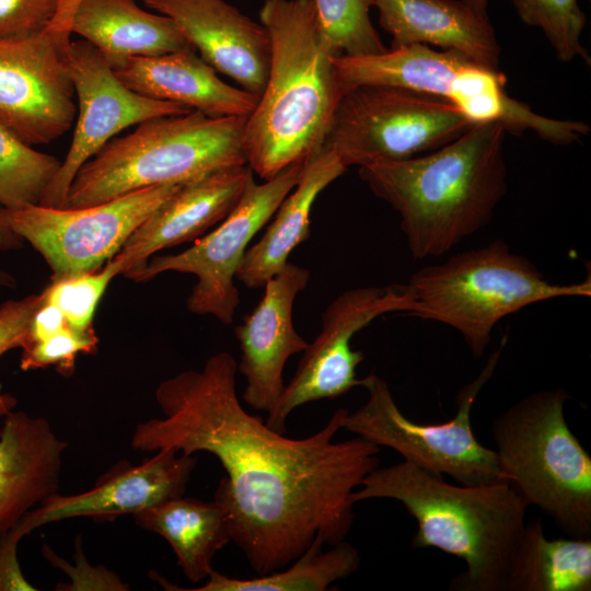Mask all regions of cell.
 Listing matches in <instances>:
<instances>
[{
    "instance_id": "obj_1",
    "label": "cell",
    "mask_w": 591,
    "mask_h": 591,
    "mask_svg": "<svg viewBox=\"0 0 591 591\" xmlns=\"http://www.w3.org/2000/svg\"><path fill=\"white\" fill-rule=\"evenodd\" d=\"M237 362L227 351L201 369L170 376L155 389L163 417L139 422L131 448L183 454L208 452L225 471L213 501L231 541L257 576L280 570L316 540H345L352 493L379 466L380 447L356 436L334 441L348 410L339 408L314 434L291 439L247 413L236 393Z\"/></svg>"
},
{
    "instance_id": "obj_2",
    "label": "cell",
    "mask_w": 591,
    "mask_h": 591,
    "mask_svg": "<svg viewBox=\"0 0 591 591\" xmlns=\"http://www.w3.org/2000/svg\"><path fill=\"white\" fill-rule=\"evenodd\" d=\"M505 132L500 120L476 123L427 154L359 166L398 213L414 259L443 256L491 221L508 190Z\"/></svg>"
},
{
    "instance_id": "obj_3",
    "label": "cell",
    "mask_w": 591,
    "mask_h": 591,
    "mask_svg": "<svg viewBox=\"0 0 591 591\" xmlns=\"http://www.w3.org/2000/svg\"><path fill=\"white\" fill-rule=\"evenodd\" d=\"M259 21L270 39V62L246 118L243 151L251 171L267 181L323 143L343 92L334 63L339 55L312 0H265Z\"/></svg>"
},
{
    "instance_id": "obj_4",
    "label": "cell",
    "mask_w": 591,
    "mask_h": 591,
    "mask_svg": "<svg viewBox=\"0 0 591 591\" xmlns=\"http://www.w3.org/2000/svg\"><path fill=\"white\" fill-rule=\"evenodd\" d=\"M387 498L417 522L413 548L434 547L466 563L450 590L505 591L529 505L506 482L453 485L404 461L376 467L362 480L355 503Z\"/></svg>"
},
{
    "instance_id": "obj_5",
    "label": "cell",
    "mask_w": 591,
    "mask_h": 591,
    "mask_svg": "<svg viewBox=\"0 0 591 591\" xmlns=\"http://www.w3.org/2000/svg\"><path fill=\"white\" fill-rule=\"evenodd\" d=\"M247 116L198 111L146 120L113 138L76 174L65 208L99 205L162 185L185 184L216 170L246 164Z\"/></svg>"
},
{
    "instance_id": "obj_6",
    "label": "cell",
    "mask_w": 591,
    "mask_h": 591,
    "mask_svg": "<svg viewBox=\"0 0 591 591\" xmlns=\"http://www.w3.org/2000/svg\"><path fill=\"white\" fill-rule=\"evenodd\" d=\"M561 387L530 393L491 425L500 480L570 537L591 538V456L565 418Z\"/></svg>"
},
{
    "instance_id": "obj_7",
    "label": "cell",
    "mask_w": 591,
    "mask_h": 591,
    "mask_svg": "<svg viewBox=\"0 0 591 591\" xmlns=\"http://www.w3.org/2000/svg\"><path fill=\"white\" fill-rule=\"evenodd\" d=\"M407 286L413 298L408 315L452 327L475 358L484 356L495 326L506 316L549 299L591 296L590 276L576 283H551L502 240L424 266Z\"/></svg>"
},
{
    "instance_id": "obj_8",
    "label": "cell",
    "mask_w": 591,
    "mask_h": 591,
    "mask_svg": "<svg viewBox=\"0 0 591 591\" xmlns=\"http://www.w3.org/2000/svg\"><path fill=\"white\" fill-rule=\"evenodd\" d=\"M506 337L491 352L483 370L457 393L456 415L442 424H417L397 407L387 383L376 374L361 379L368 399L348 413L343 429L378 447L399 453L404 461L436 475L447 474L461 485L500 480L496 452L478 442L472 424V407L499 362Z\"/></svg>"
},
{
    "instance_id": "obj_9",
    "label": "cell",
    "mask_w": 591,
    "mask_h": 591,
    "mask_svg": "<svg viewBox=\"0 0 591 591\" xmlns=\"http://www.w3.org/2000/svg\"><path fill=\"white\" fill-rule=\"evenodd\" d=\"M334 63L343 93L360 85L421 92L449 101L474 124L500 120L514 135L544 124L543 116L507 94L502 72L454 49L413 44L378 55L336 56Z\"/></svg>"
},
{
    "instance_id": "obj_10",
    "label": "cell",
    "mask_w": 591,
    "mask_h": 591,
    "mask_svg": "<svg viewBox=\"0 0 591 591\" xmlns=\"http://www.w3.org/2000/svg\"><path fill=\"white\" fill-rule=\"evenodd\" d=\"M472 125L441 97L396 86L360 85L340 97L323 144L346 167L361 166L433 151Z\"/></svg>"
},
{
    "instance_id": "obj_11",
    "label": "cell",
    "mask_w": 591,
    "mask_h": 591,
    "mask_svg": "<svg viewBox=\"0 0 591 591\" xmlns=\"http://www.w3.org/2000/svg\"><path fill=\"white\" fill-rule=\"evenodd\" d=\"M303 163L291 164L262 184L252 176L236 207L213 231L181 253L153 255L128 279L144 282L166 271L192 274L197 282L186 300L188 311L231 324L240 304L234 278L247 245L297 185Z\"/></svg>"
},
{
    "instance_id": "obj_12",
    "label": "cell",
    "mask_w": 591,
    "mask_h": 591,
    "mask_svg": "<svg viewBox=\"0 0 591 591\" xmlns=\"http://www.w3.org/2000/svg\"><path fill=\"white\" fill-rule=\"evenodd\" d=\"M182 185L148 187L82 208L30 205L1 211L10 229L43 256L54 280L102 268Z\"/></svg>"
},
{
    "instance_id": "obj_13",
    "label": "cell",
    "mask_w": 591,
    "mask_h": 591,
    "mask_svg": "<svg viewBox=\"0 0 591 591\" xmlns=\"http://www.w3.org/2000/svg\"><path fill=\"white\" fill-rule=\"evenodd\" d=\"M412 310L413 298L407 283L358 287L337 296L322 313L320 334L303 351L297 371L265 422L283 433L286 420L297 407L323 398L333 399L361 386L356 369L364 356L351 349L352 337L383 314L408 315Z\"/></svg>"
},
{
    "instance_id": "obj_14",
    "label": "cell",
    "mask_w": 591,
    "mask_h": 591,
    "mask_svg": "<svg viewBox=\"0 0 591 591\" xmlns=\"http://www.w3.org/2000/svg\"><path fill=\"white\" fill-rule=\"evenodd\" d=\"M70 36L47 27L0 38V124L32 147L54 141L74 123Z\"/></svg>"
},
{
    "instance_id": "obj_15",
    "label": "cell",
    "mask_w": 591,
    "mask_h": 591,
    "mask_svg": "<svg viewBox=\"0 0 591 591\" xmlns=\"http://www.w3.org/2000/svg\"><path fill=\"white\" fill-rule=\"evenodd\" d=\"M68 67L76 93L77 118L67 155L39 204L45 207L63 208L78 171L121 130L152 118L192 111L182 104L134 91L84 39L71 40Z\"/></svg>"
},
{
    "instance_id": "obj_16",
    "label": "cell",
    "mask_w": 591,
    "mask_h": 591,
    "mask_svg": "<svg viewBox=\"0 0 591 591\" xmlns=\"http://www.w3.org/2000/svg\"><path fill=\"white\" fill-rule=\"evenodd\" d=\"M197 457L160 449L139 464L116 463L83 493H55L30 510L12 529L21 538L46 524L79 517L135 514L184 495Z\"/></svg>"
},
{
    "instance_id": "obj_17",
    "label": "cell",
    "mask_w": 591,
    "mask_h": 591,
    "mask_svg": "<svg viewBox=\"0 0 591 591\" xmlns=\"http://www.w3.org/2000/svg\"><path fill=\"white\" fill-rule=\"evenodd\" d=\"M309 279L308 269L288 262L265 283L262 300L235 327L241 350L237 371L246 379L244 402L268 415L283 393L287 360L309 346L292 322L293 302Z\"/></svg>"
},
{
    "instance_id": "obj_18",
    "label": "cell",
    "mask_w": 591,
    "mask_h": 591,
    "mask_svg": "<svg viewBox=\"0 0 591 591\" xmlns=\"http://www.w3.org/2000/svg\"><path fill=\"white\" fill-rule=\"evenodd\" d=\"M142 1L171 18L192 47L217 72L260 95L270 62V39L262 23L224 0Z\"/></svg>"
},
{
    "instance_id": "obj_19",
    "label": "cell",
    "mask_w": 591,
    "mask_h": 591,
    "mask_svg": "<svg viewBox=\"0 0 591 591\" xmlns=\"http://www.w3.org/2000/svg\"><path fill=\"white\" fill-rule=\"evenodd\" d=\"M253 172L246 164L216 170L183 184L128 237L117 254L124 275L140 270L159 251L199 239L239 204Z\"/></svg>"
},
{
    "instance_id": "obj_20",
    "label": "cell",
    "mask_w": 591,
    "mask_h": 591,
    "mask_svg": "<svg viewBox=\"0 0 591 591\" xmlns=\"http://www.w3.org/2000/svg\"><path fill=\"white\" fill-rule=\"evenodd\" d=\"M0 430V535L58 493L67 442L49 421L12 410Z\"/></svg>"
},
{
    "instance_id": "obj_21",
    "label": "cell",
    "mask_w": 591,
    "mask_h": 591,
    "mask_svg": "<svg viewBox=\"0 0 591 591\" xmlns=\"http://www.w3.org/2000/svg\"><path fill=\"white\" fill-rule=\"evenodd\" d=\"M134 91L209 116H248L258 95L222 81L195 49L132 57L114 69Z\"/></svg>"
},
{
    "instance_id": "obj_22",
    "label": "cell",
    "mask_w": 591,
    "mask_h": 591,
    "mask_svg": "<svg viewBox=\"0 0 591 591\" xmlns=\"http://www.w3.org/2000/svg\"><path fill=\"white\" fill-rule=\"evenodd\" d=\"M373 7L392 36V49L430 44L499 70L500 46L488 16L462 0H373Z\"/></svg>"
},
{
    "instance_id": "obj_23",
    "label": "cell",
    "mask_w": 591,
    "mask_h": 591,
    "mask_svg": "<svg viewBox=\"0 0 591 591\" xmlns=\"http://www.w3.org/2000/svg\"><path fill=\"white\" fill-rule=\"evenodd\" d=\"M346 169L323 143L304 160L297 185L278 206L259 241L246 250L235 274L239 281L250 289L264 288L285 267L290 253L310 236V212L316 197Z\"/></svg>"
},
{
    "instance_id": "obj_24",
    "label": "cell",
    "mask_w": 591,
    "mask_h": 591,
    "mask_svg": "<svg viewBox=\"0 0 591 591\" xmlns=\"http://www.w3.org/2000/svg\"><path fill=\"white\" fill-rule=\"evenodd\" d=\"M70 32L93 45L113 69L132 57L194 49L171 18L147 12L135 0H81Z\"/></svg>"
},
{
    "instance_id": "obj_25",
    "label": "cell",
    "mask_w": 591,
    "mask_h": 591,
    "mask_svg": "<svg viewBox=\"0 0 591 591\" xmlns=\"http://www.w3.org/2000/svg\"><path fill=\"white\" fill-rule=\"evenodd\" d=\"M132 515L139 526L170 544L182 571L195 583L209 577L215 555L231 541L224 512L215 501L181 496Z\"/></svg>"
},
{
    "instance_id": "obj_26",
    "label": "cell",
    "mask_w": 591,
    "mask_h": 591,
    "mask_svg": "<svg viewBox=\"0 0 591 591\" xmlns=\"http://www.w3.org/2000/svg\"><path fill=\"white\" fill-rule=\"evenodd\" d=\"M591 538L549 540L540 519L525 523L505 591H590Z\"/></svg>"
},
{
    "instance_id": "obj_27",
    "label": "cell",
    "mask_w": 591,
    "mask_h": 591,
    "mask_svg": "<svg viewBox=\"0 0 591 591\" xmlns=\"http://www.w3.org/2000/svg\"><path fill=\"white\" fill-rule=\"evenodd\" d=\"M324 541L316 538L287 567L252 579L224 576L215 569L207 582L188 591H325L358 570L360 555L355 546L341 541L323 552Z\"/></svg>"
},
{
    "instance_id": "obj_28",
    "label": "cell",
    "mask_w": 591,
    "mask_h": 591,
    "mask_svg": "<svg viewBox=\"0 0 591 591\" xmlns=\"http://www.w3.org/2000/svg\"><path fill=\"white\" fill-rule=\"evenodd\" d=\"M60 164L0 124V207L39 205Z\"/></svg>"
},
{
    "instance_id": "obj_29",
    "label": "cell",
    "mask_w": 591,
    "mask_h": 591,
    "mask_svg": "<svg viewBox=\"0 0 591 591\" xmlns=\"http://www.w3.org/2000/svg\"><path fill=\"white\" fill-rule=\"evenodd\" d=\"M325 36L339 56L386 51L370 20L373 0H312Z\"/></svg>"
},
{
    "instance_id": "obj_30",
    "label": "cell",
    "mask_w": 591,
    "mask_h": 591,
    "mask_svg": "<svg viewBox=\"0 0 591 591\" xmlns=\"http://www.w3.org/2000/svg\"><path fill=\"white\" fill-rule=\"evenodd\" d=\"M123 271L124 262L116 255L99 270L51 280L42 296L61 311L71 329L93 333L95 310L109 282Z\"/></svg>"
},
{
    "instance_id": "obj_31",
    "label": "cell",
    "mask_w": 591,
    "mask_h": 591,
    "mask_svg": "<svg viewBox=\"0 0 591 591\" xmlns=\"http://www.w3.org/2000/svg\"><path fill=\"white\" fill-rule=\"evenodd\" d=\"M511 1L525 24L544 32L559 60L570 61L580 57L590 63V57L580 42L586 15L577 0Z\"/></svg>"
},
{
    "instance_id": "obj_32",
    "label": "cell",
    "mask_w": 591,
    "mask_h": 591,
    "mask_svg": "<svg viewBox=\"0 0 591 591\" xmlns=\"http://www.w3.org/2000/svg\"><path fill=\"white\" fill-rule=\"evenodd\" d=\"M99 339L93 333H79L66 327L59 333L22 349L20 368L24 371L55 366L63 376L73 373L79 354H94Z\"/></svg>"
},
{
    "instance_id": "obj_33",
    "label": "cell",
    "mask_w": 591,
    "mask_h": 591,
    "mask_svg": "<svg viewBox=\"0 0 591 591\" xmlns=\"http://www.w3.org/2000/svg\"><path fill=\"white\" fill-rule=\"evenodd\" d=\"M42 302V293L28 294L19 300H9L0 305V357L27 344L31 321ZM16 406L10 393H0V417L7 416Z\"/></svg>"
},
{
    "instance_id": "obj_34",
    "label": "cell",
    "mask_w": 591,
    "mask_h": 591,
    "mask_svg": "<svg viewBox=\"0 0 591 591\" xmlns=\"http://www.w3.org/2000/svg\"><path fill=\"white\" fill-rule=\"evenodd\" d=\"M43 555L54 567L59 568L70 578L69 583L58 584L62 591H127L126 584L114 571L104 566H92L84 556L80 536L76 541V565L58 556L47 544L43 545Z\"/></svg>"
},
{
    "instance_id": "obj_35",
    "label": "cell",
    "mask_w": 591,
    "mask_h": 591,
    "mask_svg": "<svg viewBox=\"0 0 591 591\" xmlns=\"http://www.w3.org/2000/svg\"><path fill=\"white\" fill-rule=\"evenodd\" d=\"M61 0H0V38L23 37L46 30Z\"/></svg>"
},
{
    "instance_id": "obj_36",
    "label": "cell",
    "mask_w": 591,
    "mask_h": 591,
    "mask_svg": "<svg viewBox=\"0 0 591 591\" xmlns=\"http://www.w3.org/2000/svg\"><path fill=\"white\" fill-rule=\"evenodd\" d=\"M21 540L11 530L0 535V591L37 590L25 578L18 560V545Z\"/></svg>"
},
{
    "instance_id": "obj_37",
    "label": "cell",
    "mask_w": 591,
    "mask_h": 591,
    "mask_svg": "<svg viewBox=\"0 0 591 591\" xmlns=\"http://www.w3.org/2000/svg\"><path fill=\"white\" fill-rule=\"evenodd\" d=\"M66 327L69 326L61 311L56 305L44 301L42 296V302L31 321L27 344L24 348L33 343L44 340Z\"/></svg>"
},
{
    "instance_id": "obj_38",
    "label": "cell",
    "mask_w": 591,
    "mask_h": 591,
    "mask_svg": "<svg viewBox=\"0 0 591 591\" xmlns=\"http://www.w3.org/2000/svg\"><path fill=\"white\" fill-rule=\"evenodd\" d=\"M23 240L10 229L2 218V211L0 207V250L11 251L20 248L23 245ZM16 285L15 278L0 269V288H14Z\"/></svg>"
},
{
    "instance_id": "obj_39",
    "label": "cell",
    "mask_w": 591,
    "mask_h": 591,
    "mask_svg": "<svg viewBox=\"0 0 591 591\" xmlns=\"http://www.w3.org/2000/svg\"><path fill=\"white\" fill-rule=\"evenodd\" d=\"M81 0H61L58 12L48 28L70 34V24L77 5Z\"/></svg>"
},
{
    "instance_id": "obj_40",
    "label": "cell",
    "mask_w": 591,
    "mask_h": 591,
    "mask_svg": "<svg viewBox=\"0 0 591 591\" xmlns=\"http://www.w3.org/2000/svg\"><path fill=\"white\" fill-rule=\"evenodd\" d=\"M468 7H471L475 12L482 15H487L486 8L488 0H462Z\"/></svg>"
}]
</instances>
